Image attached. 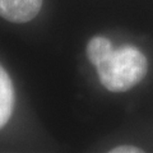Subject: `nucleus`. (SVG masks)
Returning <instances> with one entry per match:
<instances>
[{
  "label": "nucleus",
  "instance_id": "f03ea898",
  "mask_svg": "<svg viewBox=\"0 0 153 153\" xmlns=\"http://www.w3.org/2000/svg\"><path fill=\"white\" fill-rule=\"evenodd\" d=\"M44 0H0V17L13 23H27L41 10Z\"/></svg>",
  "mask_w": 153,
  "mask_h": 153
},
{
  "label": "nucleus",
  "instance_id": "7ed1b4c3",
  "mask_svg": "<svg viewBox=\"0 0 153 153\" xmlns=\"http://www.w3.org/2000/svg\"><path fill=\"white\" fill-rule=\"evenodd\" d=\"M14 94L13 82L5 69L0 65V129L7 125L13 110H14Z\"/></svg>",
  "mask_w": 153,
  "mask_h": 153
},
{
  "label": "nucleus",
  "instance_id": "39448f33",
  "mask_svg": "<svg viewBox=\"0 0 153 153\" xmlns=\"http://www.w3.org/2000/svg\"><path fill=\"white\" fill-rule=\"evenodd\" d=\"M110 152L111 153H142L144 151L138 147H133V146H120V147L114 148Z\"/></svg>",
  "mask_w": 153,
  "mask_h": 153
},
{
  "label": "nucleus",
  "instance_id": "20e7f679",
  "mask_svg": "<svg viewBox=\"0 0 153 153\" xmlns=\"http://www.w3.org/2000/svg\"><path fill=\"white\" fill-rule=\"evenodd\" d=\"M111 50H112V45L108 38L102 37V36L92 37L87 45L88 60L96 66L100 61H102L110 54Z\"/></svg>",
  "mask_w": 153,
  "mask_h": 153
},
{
  "label": "nucleus",
  "instance_id": "f257e3e1",
  "mask_svg": "<svg viewBox=\"0 0 153 153\" xmlns=\"http://www.w3.org/2000/svg\"><path fill=\"white\" fill-rule=\"evenodd\" d=\"M100 82L111 92H125L140 83L148 71V61L143 52L133 46L111 50L96 65Z\"/></svg>",
  "mask_w": 153,
  "mask_h": 153
}]
</instances>
